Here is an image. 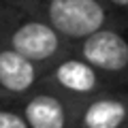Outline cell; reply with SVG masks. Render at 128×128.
<instances>
[{
  "mask_svg": "<svg viewBox=\"0 0 128 128\" xmlns=\"http://www.w3.org/2000/svg\"><path fill=\"white\" fill-rule=\"evenodd\" d=\"M11 6H13V2H11V0H0V19L4 17V13L11 9Z\"/></svg>",
  "mask_w": 128,
  "mask_h": 128,
  "instance_id": "obj_10",
  "label": "cell"
},
{
  "mask_svg": "<svg viewBox=\"0 0 128 128\" xmlns=\"http://www.w3.org/2000/svg\"><path fill=\"white\" fill-rule=\"evenodd\" d=\"M15 105L28 128H73L81 102L38 86Z\"/></svg>",
  "mask_w": 128,
  "mask_h": 128,
  "instance_id": "obj_5",
  "label": "cell"
},
{
  "mask_svg": "<svg viewBox=\"0 0 128 128\" xmlns=\"http://www.w3.org/2000/svg\"><path fill=\"white\" fill-rule=\"evenodd\" d=\"M128 124V90L107 88L79 105L73 128H124Z\"/></svg>",
  "mask_w": 128,
  "mask_h": 128,
  "instance_id": "obj_6",
  "label": "cell"
},
{
  "mask_svg": "<svg viewBox=\"0 0 128 128\" xmlns=\"http://www.w3.org/2000/svg\"><path fill=\"white\" fill-rule=\"evenodd\" d=\"M43 68L28 62L13 49L0 45V100L19 102L34 88H38Z\"/></svg>",
  "mask_w": 128,
  "mask_h": 128,
  "instance_id": "obj_7",
  "label": "cell"
},
{
  "mask_svg": "<svg viewBox=\"0 0 128 128\" xmlns=\"http://www.w3.org/2000/svg\"><path fill=\"white\" fill-rule=\"evenodd\" d=\"M124 128H128V124H126V126H124Z\"/></svg>",
  "mask_w": 128,
  "mask_h": 128,
  "instance_id": "obj_11",
  "label": "cell"
},
{
  "mask_svg": "<svg viewBox=\"0 0 128 128\" xmlns=\"http://www.w3.org/2000/svg\"><path fill=\"white\" fill-rule=\"evenodd\" d=\"M22 11L49 24L70 47L124 19L105 4V0H11Z\"/></svg>",
  "mask_w": 128,
  "mask_h": 128,
  "instance_id": "obj_1",
  "label": "cell"
},
{
  "mask_svg": "<svg viewBox=\"0 0 128 128\" xmlns=\"http://www.w3.org/2000/svg\"><path fill=\"white\" fill-rule=\"evenodd\" d=\"M0 45L13 49L28 62L45 70L51 62L70 51V45L43 19L11 6L0 19Z\"/></svg>",
  "mask_w": 128,
  "mask_h": 128,
  "instance_id": "obj_2",
  "label": "cell"
},
{
  "mask_svg": "<svg viewBox=\"0 0 128 128\" xmlns=\"http://www.w3.org/2000/svg\"><path fill=\"white\" fill-rule=\"evenodd\" d=\"M105 4L113 13H118L124 22H128V0H105Z\"/></svg>",
  "mask_w": 128,
  "mask_h": 128,
  "instance_id": "obj_9",
  "label": "cell"
},
{
  "mask_svg": "<svg viewBox=\"0 0 128 128\" xmlns=\"http://www.w3.org/2000/svg\"><path fill=\"white\" fill-rule=\"evenodd\" d=\"M0 128H28L15 102L0 100Z\"/></svg>",
  "mask_w": 128,
  "mask_h": 128,
  "instance_id": "obj_8",
  "label": "cell"
},
{
  "mask_svg": "<svg viewBox=\"0 0 128 128\" xmlns=\"http://www.w3.org/2000/svg\"><path fill=\"white\" fill-rule=\"evenodd\" d=\"M38 86L54 90L77 102H83L86 98L111 88L102 79V75L92 64H88L81 56H77L73 49L60 56L56 62H51L43 70Z\"/></svg>",
  "mask_w": 128,
  "mask_h": 128,
  "instance_id": "obj_4",
  "label": "cell"
},
{
  "mask_svg": "<svg viewBox=\"0 0 128 128\" xmlns=\"http://www.w3.org/2000/svg\"><path fill=\"white\" fill-rule=\"evenodd\" d=\"M70 49L92 64L111 88L128 90V22L96 30Z\"/></svg>",
  "mask_w": 128,
  "mask_h": 128,
  "instance_id": "obj_3",
  "label": "cell"
}]
</instances>
